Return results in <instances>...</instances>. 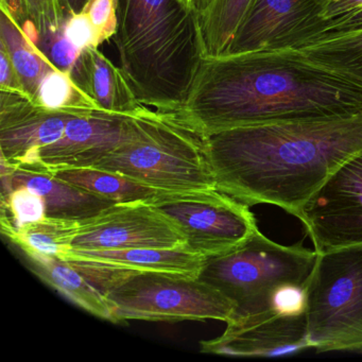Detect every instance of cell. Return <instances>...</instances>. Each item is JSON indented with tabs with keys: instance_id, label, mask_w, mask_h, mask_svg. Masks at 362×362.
<instances>
[{
	"instance_id": "cell-1",
	"label": "cell",
	"mask_w": 362,
	"mask_h": 362,
	"mask_svg": "<svg viewBox=\"0 0 362 362\" xmlns=\"http://www.w3.org/2000/svg\"><path fill=\"white\" fill-rule=\"evenodd\" d=\"M204 134L362 112V81L300 49L205 58L183 109Z\"/></svg>"
},
{
	"instance_id": "cell-2",
	"label": "cell",
	"mask_w": 362,
	"mask_h": 362,
	"mask_svg": "<svg viewBox=\"0 0 362 362\" xmlns=\"http://www.w3.org/2000/svg\"><path fill=\"white\" fill-rule=\"evenodd\" d=\"M205 136L217 190L247 206L275 205L296 217L337 169L362 152V112Z\"/></svg>"
},
{
	"instance_id": "cell-3",
	"label": "cell",
	"mask_w": 362,
	"mask_h": 362,
	"mask_svg": "<svg viewBox=\"0 0 362 362\" xmlns=\"http://www.w3.org/2000/svg\"><path fill=\"white\" fill-rule=\"evenodd\" d=\"M113 41L139 103L183 109L204 60L200 16L189 0H116Z\"/></svg>"
},
{
	"instance_id": "cell-4",
	"label": "cell",
	"mask_w": 362,
	"mask_h": 362,
	"mask_svg": "<svg viewBox=\"0 0 362 362\" xmlns=\"http://www.w3.org/2000/svg\"><path fill=\"white\" fill-rule=\"evenodd\" d=\"M93 167L166 192L217 189L206 136L181 111L146 107L134 116L130 139Z\"/></svg>"
},
{
	"instance_id": "cell-5",
	"label": "cell",
	"mask_w": 362,
	"mask_h": 362,
	"mask_svg": "<svg viewBox=\"0 0 362 362\" xmlns=\"http://www.w3.org/2000/svg\"><path fill=\"white\" fill-rule=\"evenodd\" d=\"M317 258L302 243L279 245L258 230L233 251L207 257L198 279L233 303L232 320L243 319L272 310L281 286L308 283Z\"/></svg>"
},
{
	"instance_id": "cell-6",
	"label": "cell",
	"mask_w": 362,
	"mask_h": 362,
	"mask_svg": "<svg viewBox=\"0 0 362 362\" xmlns=\"http://www.w3.org/2000/svg\"><path fill=\"white\" fill-rule=\"evenodd\" d=\"M306 319L311 349L362 353V245L317 254Z\"/></svg>"
},
{
	"instance_id": "cell-7",
	"label": "cell",
	"mask_w": 362,
	"mask_h": 362,
	"mask_svg": "<svg viewBox=\"0 0 362 362\" xmlns=\"http://www.w3.org/2000/svg\"><path fill=\"white\" fill-rule=\"evenodd\" d=\"M113 322L230 321L234 305L216 288L186 275L136 272L107 294Z\"/></svg>"
},
{
	"instance_id": "cell-8",
	"label": "cell",
	"mask_w": 362,
	"mask_h": 362,
	"mask_svg": "<svg viewBox=\"0 0 362 362\" xmlns=\"http://www.w3.org/2000/svg\"><path fill=\"white\" fill-rule=\"evenodd\" d=\"M150 203L179 226L185 247L206 257L233 251L259 230L250 206L217 189L165 192Z\"/></svg>"
},
{
	"instance_id": "cell-9",
	"label": "cell",
	"mask_w": 362,
	"mask_h": 362,
	"mask_svg": "<svg viewBox=\"0 0 362 362\" xmlns=\"http://www.w3.org/2000/svg\"><path fill=\"white\" fill-rule=\"evenodd\" d=\"M296 217L317 254L362 245V152L337 169Z\"/></svg>"
},
{
	"instance_id": "cell-10",
	"label": "cell",
	"mask_w": 362,
	"mask_h": 362,
	"mask_svg": "<svg viewBox=\"0 0 362 362\" xmlns=\"http://www.w3.org/2000/svg\"><path fill=\"white\" fill-rule=\"evenodd\" d=\"M185 235L173 219L150 202L114 204L80 221L75 250L175 249Z\"/></svg>"
},
{
	"instance_id": "cell-11",
	"label": "cell",
	"mask_w": 362,
	"mask_h": 362,
	"mask_svg": "<svg viewBox=\"0 0 362 362\" xmlns=\"http://www.w3.org/2000/svg\"><path fill=\"white\" fill-rule=\"evenodd\" d=\"M323 0H253L228 54L259 50L300 49L323 33Z\"/></svg>"
},
{
	"instance_id": "cell-12",
	"label": "cell",
	"mask_w": 362,
	"mask_h": 362,
	"mask_svg": "<svg viewBox=\"0 0 362 362\" xmlns=\"http://www.w3.org/2000/svg\"><path fill=\"white\" fill-rule=\"evenodd\" d=\"M134 116L103 110L74 116L62 137L40 150L37 166L49 171L94 166L130 139Z\"/></svg>"
},
{
	"instance_id": "cell-13",
	"label": "cell",
	"mask_w": 362,
	"mask_h": 362,
	"mask_svg": "<svg viewBox=\"0 0 362 362\" xmlns=\"http://www.w3.org/2000/svg\"><path fill=\"white\" fill-rule=\"evenodd\" d=\"M311 349L306 313L285 315L274 309L232 320L221 336L201 342V351L238 357H273Z\"/></svg>"
},
{
	"instance_id": "cell-14",
	"label": "cell",
	"mask_w": 362,
	"mask_h": 362,
	"mask_svg": "<svg viewBox=\"0 0 362 362\" xmlns=\"http://www.w3.org/2000/svg\"><path fill=\"white\" fill-rule=\"evenodd\" d=\"M74 116L39 107L26 95L1 90V160L13 168L37 166L40 150L60 139Z\"/></svg>"
},
{
	"instance_id": "cell-15",
	"label": "cell",
	"mask_w": 362,
	"mask_h": 362,
	"mask_svg": "<svg viewBox=\"0 0 362 362\" xmlns=\"http://www.w3.org/2000/svg\"><path fill=\"white\" fill-rule=\"evenodd\" d=\"M18 187H27L41 194L47 217L82 221L114 205L107 199L59 179L47 169H14L1 162V197Z\"/></svg>"
},
{
	"instance_id": "cell-16",
	"label": "cell",
	"mask_w": 362,
	"mask_h": 362,
	"mask_svg": "<svg viewBox=\"0 0 362 362\" xmlns=\"http://www.w3.org/2000/svg\"><path fill=\"white\" fill-rule=\"evenodd\" d=\"M71 75L103 111L134 116L147 107L139 103L120 67L109 60L99 47L82 50Z\"/></svg>"
},
{
	"instance_id": "cell-17",
	"label": "cell",
	"mask_w": 362,
	"mask_h": 362,
	"mask_svg": "<svg viewBox=\"0 0 362 362\" xmlns=\"http://www.w3.org/2000/svg\"><path fill=\"white\" fill-rule=\"evenodd\" d=\"M67 254L122 267L137 272L166 273L192 277L199 276L207 258L206 256L189 251L185 245L175 249H71Z\"/></svg>"
},
{
	"instance_id": "cell-18",
	"label": "cell",
	"mask_w": 362,
	"mask_h": 362,
	"mask_svg": "<svg viewBox=\"0 0 362 362\" xmlns=\"http://www.w3.org/2000/svg\"><path fill=\"white\" fill-rule=\"evenodd\" d=\"M31 262V270L44 283L88 313L113 322V306L107 294L77 264L60 258Z\"/></svg>"
},
{
	"instance_id": "cell-19",
	"label": "cell",
	"mask_w": 362,
	"mask_h": 362,
	"mask_svg": "<svg viewBox=\"0 0 362 362\" xmlns=\"http://www.w3.org/2000/svg\"><path fill=\"white\" fill-rule=\"evenodd\" d=\"M0 44L5 46L25 90L33 101L44 78L57 69L8 10L0 6Z\"/></svg>"
},
{
	"instance_id": "cell-20",
	"label": "cell",
	"mask_w": 362,
	"mask_h": 362,
	"mask_svg": "<svg viewBox=\"0 0 362 362\" xmlns=\"http://www.w3.org/2000/svg\"><path fill=\"white\" fill-rule=\"evenodd\" d=\"M52 173L59 179L107 199L114 204L139 201L150 202L162 192H166L146 185L120 173L95 167L60 169Z\"/></svg>"
},
{
	"instance_id": "cell-21",
	"label": "cell",
	"mask_w": 362,
	"mask_h": 362,
	"mask_svg": "<svg viewBox=\"0 0 362 362\" xmlns=\"http://www.w3.org/2000/svg\"><path fill=\"white\" fill-rule=\"evenodd\" d=\"M79 228L80 221L77 220L46 217L6 237L20 247L31 262L62 259L73 249Z\"/></svg>"
},
{
	"instance_id": "cell-22",
	"label": "cell",
	"mask_w": 362,
	"mask_h": 362,
	"mask_svg": "<svg viewBox=\"0 0 362 362\" xmlns=\"http://www.w3.org/2000/svg\"><path fill=\"white\" fill-rule=\"evenodd\" d=\"M252 1L253 0H213L200 18L204 59L217 58L226 54Z\"/></svg>"
},
{
	"instance_id": "cell-23",
	"label": "cell",
	"mask_w": 362,
	"mask_h": 362,
	"mask_svg": "<svg viewBox=\"0 0 362 362\" xmlns=\"http://www.w3.org/2000/svg\"><path fill=\"white\" fill-rule=\"evenodd\" d=\"M33 103L49 111L73 115H83L101 110L76 83L71 74L59 69H54L44 78Z\"/></svg>"
},
{
	"instance_id": "cell-24",
	"label": "cell",
	"mask_w": 362,
	"mask_h": 362,
	"mask_svg": "<svg viewBox=\"0 0 362 362\" xmlns=\"http://www.w3.org/2000/svg\"><path fill=\"white\" fill-rule=\"evenodd\" d=\"M300 50L315 62L362 81V30L315 42Z\"/></svg>"
},
{
	"instance_id": "cell-25",
	"label": "cell",
	"mask_w": 362,
	"mask_h": 362,
	"mask_svg": "<svg viewBox=\"0 0 362 362\" xmlns=\"http://www.w3.org/2000/svg\"><path fill=\"white\" fill-rule=\"evenodd\" d=\"M46 217L45 200L35 190L18 187L7 196L1 197V232L4 236Z\"/></svg>"
},
{
	"instance_id": "cell-26",
	"label": "cell",
	"mask_w": 362,
	"mask_h": 362,
	"mask_svg": "<svg viewBox=\"0 0 362 362\" xmlns=\"http://www.w3.org/2000/svg\"><path fill=\"white\" fill-rule=\"evenodd\" d=\"M321 18L323 33L317 42L362 30V0H323Z\"/></svg>"
},
{
	"instance_id": "cell-27",
	"label": "cell",
	"mask_w": 362,
	"mask_h": 362,
	"mask_svg": "<svg viewBox=\"0 0 362 362\" xmlns=\"http://www.w3.org/2000/svg\"><path fill=\"white\" fill-rule=\"evenodd\" d=\"M64 26L56 30L37 31L33 43L57 69L71 74L81 52L67 39Z\"/></svg>"
},
{
	"instance_id": "cell-28",
	"label": "cell",
	"mask_w": 362,
	"mask_h": 362,
	"mask_svg": "<svg viewBox=\"0 0 362 362\" xmlns=\"http://www.w3.org/2000/svg\"><path fill=\"white\" fill-rule=\"evenodd\" d=\"M27 16L37 31L62 28L67 18L59 0H24Z\"/></svg>"
},
{
	"instance_id": "cell-29",
	"label": "cell",
	"mask_w": 362,
	"mask_h": 362,
	"mask_svg": "<svg viewBox=\"0 0 362 362\" xmlns=\"http://www.w3.org/2000/svg\"><path fill=\"white\" fill-rule=\"evenodd\" d=\"M64 33L80 52L101 45L98 31L86 12L69 16L65 23Z\"/></svg>"
},
{
	"instance_id": "cell-30",
	"label": "cell",
	"mask_w": 362,
	"mask_h": 362,
	"mask_svg": "<svg viewBox=\"0 0 362 362\" xmlns=\"http://www.w3.org/2000/svg\"><path fill=\"white\" fill-rule=\"evenodd\" d=\"M83 12L96 27L101 44L113 39L117 28L116 0H90Z\"/></svg>"
},
{
	"instance_id": "cell-31",
	"label": "cell",
	"mask_w": 362,
	"mask_h": 362,
	"mask_svg": "<svg viewBox=\"0 0 362 362\" xmlns=\"http://www.w3.org/2000/svg\"><path fill=\"white\" fill-rule=\"evenodd\" d=\"M307 284H287L275 291L272 309L285 315H300L306 313Z\"/></svg>"
},
{
	"instance_id": "cell-32",
	"label": "cell",
	"mask_w": 362,
	"mask_h": 362,
	"mask_svg": "<svg viewBox=\"0 0 362 362\" xmlns=\"http://www.w3.org/2000/svg\"><path fill=\"white\" fill-rule=\"evenodd\" d=\"M0 90L29 97L3 44H0Z\"/></svg>"
},
{
	"instance_id": "cell-33",
	"label": "cell",
	"mask_w": 362,
	"mask_h": 362,
	"mask_svg": "<svg viewBox=\"0 0 362 362\" xmlns=\"http://www.w3.org/2000/svg\"><path fill=\"white\" fill-rule=\"evenodd\" d=\"M0 6L5 7L20 25L29 20L24 0H0Z\"/></svg>"
},
{
	"instance_id": "cell-34",
	"label": "cell",
	"mask_w": 362,
	"mask_h": 362,
	"mask_svg": "<svg viewBox=\"0 0 362 362\" xmlns=\"http://www.w3.org/2000/svg\"><path fill=\"white\" fill-rule=\"evenodd\" d=\"M90 1V0H59L63 13L66 18L73 14L82 13Z\"/></svg>"
},
{
	"instance_id": "cell-35",
	"label": "cell",
	"mask_w": 362,
	"mask_h": 362,
	"mask_svg": "<svg viewBox=\"0 0 362 362\" xmlns=\"http://www.w3.org/2000/svg\"><path fill=\"white\" fill-rule=\"evenodd\" d=\"M211 3H213V0H194V8L198 11L200 18L206 11L207 8L211 6Z\"/></svg>"
},
{
	"instance_id": "cell-36",
	"label": "cell",
	"mask_w": 362,
	"mask_h": 362,
	"mask_svg": "<svg viewBox=\"0 0 362 362\" xmlns=\"http://www.w3.org/2000/svg\"><path fill=\"white\" fill-rule=\"evenodd\" d=\"M189 1H190V3L194 4V0H189Z\"/></svg>"
}]
</instances>
